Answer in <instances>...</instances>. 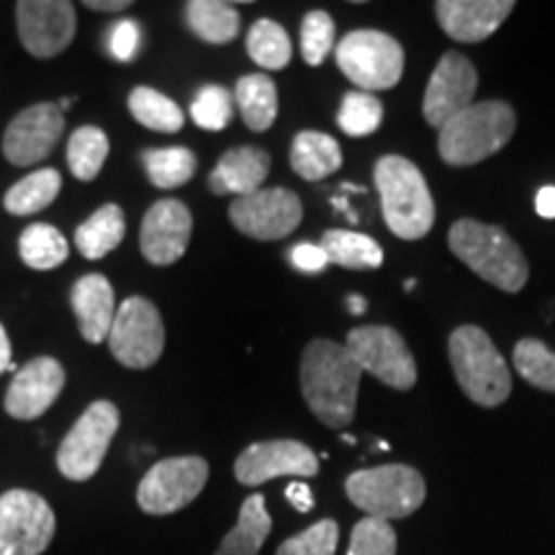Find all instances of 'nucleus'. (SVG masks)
<instances>
[{
    "instance_id": "obj_18",
    "label": "nucleus",
    "mask_w": 555,
    "mask_h": 555,
    "mask_svg": "<svg viewBox=\"0 0 555 555\" xmlns=\"http://www.w3.org/2000/svg\"><path fill=\"white\" fill-rule=\"evenodd\" d=\"M191 234V208L183 201L163 198L144 214L142 229H139V249L152 266H172L189 249Z\"/></svg>"
},
{
    "instance_id": "obj_1",
    "label": "nucleus",
    "mask_w": 555,
    "mask_h": 555,
    "mask_svg": "<svg viewBox=\"0 0 555 555\" xmlns=\"http://www.w3.org/2000/svg\"><path fill=\"white\" fill-rule=\"evenodd\" d=\"M363 371L345 345L311 339L301 356V393L322 425L343 429L352 422Z\"/></svg>"
},
{
    "instance_id": "obj_8",
    "label": "nucleus",
    "mask_w": 555,
    "mask_h": 555,
    "mask_svg": "<svg viewBox=\"0 0 555 555\" xmlns=\"http://www.w3.org/2000/svg\"><path fill=\"white\" fill-rule=\"evenodd\" d=\"M121 425V414L111 401H93L57 450V468L69 481H88L99 474L111 440Z\"/></svg>"
},
{
    "instance_id": "obj_36",
    "label": "nucleus",
    "mask_w": 555,
    "mask_h": 555,
    "mask_svg": "<svg viewBox=\"0 0 555 555\" xmlns=\"http://www.w3.org/2000/svg\"><path fill=\"white\" fill-rule=\"evenodd\" d=\"M384 121V103H380L373 93H363V90H352L343 99L339 106L337 124L347 137H367L373 134Z\"/></svg>"
},
{
    "instance_id": "obj_9",
    "label": "nucleus",
    "mask_w": 555,
    "mask_h": 555,
    "mask_svg": "<svg viewBox=\"0 0 555 555\" xmlns=\"http://www.w3.org/2000/svg\"><path fill=\"white\" fill-rule=\"evenodd\" d=\"M111 356L124 367L144 371L163 358L165 324L155 304L142 296H131L116 309L114 324L108 332Z\"/></svg>"
},
{
    "instance_id": "obj_11",
    "label": "nucleus",
    "mask_w": 555,
    "mask_h": 555,
    "mask_svg": "<svg viewBox=\"0 0 555 555\" xmlns=\"http://www.w3.org/2000/svg\"><path fill=\"white\" fill-rule=\"evenodd\" d=\"M350 356L356 358L360 371L376 376L380 384L409 391L416 384V363L406 339L393 327L384 324H365L350 330L345 343Z\"/></svg>"
},
{
    "instance_id": "obj_22",
    "label": "nucleus",
    "mask_w": 555,
    "mask_h": 555,
    "mask_svg": "<svg viewBox=\"0 0 555 555\" xmlns=\"http://www.w3.org/2000/svg\"><path fill=\"white\" fill-rule=\"evenodd\" d=\"M270 172V155L260 147H234L221 155L208 176V189L217 196H249L260 191Z\"/></svg>"
},
{
    "instance_id": "obj_5",
    "label": "nucleus",
    "mask_w": 555,
    "mask_h": 555,
    "mask_svg": "<svg viewBox=\"0 0 555 555\" xmlns=\"http://www.w3.org/2000/svg\"><path fill=\"white\" fill-rule=\"evenodd\" d=\"M448 356L463 393L478 406H502L512 393V373L494 339L481 327L463 324L448 339Z\"/></svg>"
},
{
    "instance_id": "obj_20",
    "label": "nucleus",
    "mask_w": 555,
    "mask_h": 555,
    "mask_svg": "<svg viewBox=\"0 0 555 555\" xmlns=\"http://www.w3.org/2000/svg\"><path fill=\"white\" fill-rule=\"evenodd\" d=\"M515 11L512 0H437L435 16L453 41L476 44L489 39Z\"/></svg>"
},
{
    "instance_id": "obj_19",
    "label": "nucleus",
    "mask_w": 555,
    "mask_h": 555,
    "mask_svg": "<svg viewBox=\"0 0 555 555\" xmlns=\"http://www.w3.org/2000/svg\"><path fill=\"white\" fill-rule=\"evenodd\" d=\"M65 388V367L54 358H34L18 367L9 391H5V412L13 420L31 422L39 420L50 409Z\"/></svg>"
},
{
    "instance_id": "obj_6",
    "label": "nucleus",
    "mask_w": 555,
    "mask_h": 555,
    "mask_svg": "<svg viewBox=\"0 0 555 555\" xmlns=\"http://www.w3.org/2000/svg\"><path fill=\"white\" fill-rule=\"evenodd\" d=\"M345 494L358 509L365 512V517L393 522V519L412 517L425 504L427 483L416 468L391 463V466L363 468L347 476Z\"/></svg>"
},
{
    "instance_id": "obj_47",
    "label": "nucleus",
    "mask_w": 555,
    "mask_h": 555,
    "mask_svg": "<svg viewBox=\"0 0 555 555\" xmlns=\"http://www.w3.org/2000/svg\"><path fill=\"white\" fill-rule=\"evenodd\" d=\"M347 309L352 311V314H365V309H367V301L363 296H358V294H352V296H347Z\"/></svg>"
},
{
    "instance_id": "obj_17",
    "label": "nucleus",
    "mask_w": 555,
    "mask_h": 555,
    "mask_svg": "<svg viewBox=\"0 0 555 555\" xmlns=\"http://www.w3.org/2000/svg\"><path fill=\"white\" fill-rule=\"evenodd\" d=\"M478 88V73L474 62L457 52H446L437 62L433 78L427 82L422 114L429 127L440 129L463 108L474 106V95Z\"/></svg>"
},
{
    "instance_id": "obj_48",
    "label": "nucleus",
    "mask_w": 555,
    "mask_h": 555,
    "mask_svg": "<svg viewBox=\"0 0 555 555\" xmlns=\"http://www.w3.org/2000/svg\"><path fill=\"white\" fill-rule=\"evenodd\" d=\"M343 191H352V193H363L360 185H352V183H343Z\"/></svg>"
},
{
    "instance_id": "obj_33",
    "label": "nucleus",
    "mask_w": 555,
    "mask_h": 555,
    "mask_svg": "<svg viewBox=\"0 0 555 555\" xmlns=\"http://www.w3.org/2000/svg\"><path fill=\"white\" fill-rule=\"evenodd\" d=\"M247 54L262 69H283L291 62V39L281 24L260 18L247 31Z\"/></svg>"
},
{
    "instance_id": "obj_14",
    "label": "nucleus",
    "mask_w": 555,
    "mask_h": 555,
    "mask_svg": "<svg viewBox=\"0 0 555 555\" xmlns=\"http://www.w3.org/2000/svg\"><path fill=\"white\" fill-rule=\"evenodd\" d=\"M18 39L37 60H52L73 44L78 31L75 5L67 0H21L16 5Z\"/></svg>"
},
{
    "instance_id": "obj_46",
    "label": "nucleus",
    "mask_w": 555,
    "mask_h": 555,
    "mask_svg": "<svg viewBox=\"0 0 555 555\" xmlns=\"http://www.w3.org/2000/svg\"><path fill=\"white\" fill-rule=\"evenodd\" d=\"M9 367H13L11 365V339H9V335H5L3 324H0V373L9 371Z\"/></svg>"
},
{
    "instance_id": "obj_35",
    "label": "nucleus",
    "mask_w": 555,
    "mask_h": 555,
    "mask_svg": "<svg viewBox=\"0 0 555 555\" xmlns=\"http://www.w3.org/2000/svg\"><path fill=\"white\" fill-rule=\"evenodd\" d=\"M515 367L530 386L555 393V352L543 339H519L515 345Z\"/></svg>"
},
{
    "instance_id": "obj_7",
    "label": "nucleus",
    "mask_w": 555,
    "mask_h": 555,
    "mask_svg": "<svg viewBox=\"0 0 555 555\" xmlns=\"http://www.w3.org/2000/svg\"><path fill=\"white\" fill-rule=\"evenodd\" d=\"M335 57L345 78L363 93L393 88L404 75V50L384 31H350L337 44Z\"/></svg>"
},
{
    "instance_id": "obj_37",
    "label": "nucleus",
    "mask_w": 555,
    "mask_h": 555,
    "mask_svg": "<svg viewBox=\"0 0 555 555\" xmlns=\"http://www.w3.org/2000/svg\"><path fill=\"white\" fill-rule=\"evenodd\" d=\"M234 114V93L221 86H206L191 103V119L206 131H221L229 127Z\"/></svg>"
},
{
    "instance_id": "obj_16",
    "label": "nucleus",
    "mask_w": 555,
    "mask_h": 555,
    "mask_svg": "<svg viewBox=\"0 0 555 555\" xmlns=\"http://www.w3.org/2000/svg\"><path fill=\"white\" fill-rule=\"evenodd\" d=\"M65 131V114L57 103H37L24 108L3 134V155L16 168H29L57 147Z\"/></svg>"
},
{
    "instance_id": "obj_30",
    "label": "nucleus",
    "mask_w": 555,
    "mask_h": 555,
    "mask_svg": "<svg viewBox=\"0 0 555 555\" xmlns=\"http://www.w3.org/2000/svg\"><path fill=\"white\" fill-rule=\"evenodd\" d=\"M142 165L147 170L152 185L163 191H172L185 185L196 176L198 159L185 147H163V150H144Z\"/></svg>"
},
{
    "instance_id": "obj_23",
    "label": "nucleus",
    "mask_w": 555,
    "mask_h": 555,
    "mask_svg": "<svg viewBox=\"0 0 555 555\" xmlns=\"http://www.w3.org/2000/svg\"><path fill=\"white\" fill-rule=\"evenodd\" d=\"M291 168L304 180H322L343 168V150L324 131H298L291 144Z\"/></svg>"
},
{
    "instance_id": "obj_25",
    "label": "nucleus",
    "mask_w": 555,
    "mask_h": 555,
    "mask_svg": "<svg viewBox=\"0 0 555 555\" xmlns=\"http://www.w3.org/2000/svg\"><path fill=\"white\" fill-rule=\"evenodd\" d=\"M124 234H127V224H124L121 206L106 204L78 227L75 245H78L82 258L101 260L121 245Z\"/></svg>"
},
{
    "instance_id": "obj_21",
    "label": "nucleus",
    "mask_w": 555,
    "mask_h": 555,
    "mask_svg": "<svg viewBox=\"0 0 555 555\" xmlns=\"http://www.w3.org/2000/svg\"><path fill=\"white\" fill-rule=\"evenodd\" d=\"M73 311L78 317L80 335L90 345H101L103 339H108L111 324L116 317V301H114V288H111L108 278L101 273L82 275L73 286Z\"/></svg>"
},
{
    "instance_id": "obj_42",
    "label": "nucleus",
    "mask_w": 555,
    "mask_h": 555,
    "mask_svg": "<svg viewBox=\"0 0 555 555\" xmlns=\"http://www.w3.org/2000/svg\"><path fill=\"white\" fill-rule=\"evenodd\" d=\"M288 260H291V266H294L296 270H301V273H307V275L322 273V270L330 266L324 249L319 245H309V242H298V245L291 247Z\"/></svg>"
},
{
    "instance_id": "obj_24",
    "label": "nucleus",
    "mask_w": 555,
    "mask_h": 555,
    "mask_svg": "<svg viewBox=\"0 0 555 555\" xmlns=\"http://www.w3.org/2000/svg\"><path fill=\"white\" fill-rule=\"evenodd\" d=\"M273 519L268 515L266 496L249 494L240 506V519L221 540L214 555H258L270 535Z\"/></svg>"
},
{
    "instance_id": "obj_32",
    "label": "nucleus",
    "mask_w": 555,
    "mask_h": 555,
    "mask_svg": "<svg viewBox=\"0 0 555 555\" xmlns=\"http://www.w3.org/2000/svg\"><path fill=\"white\" fill-rule=\"evenodd\" d=\"M129 111L131 116L152 131H165V134H176L183 129V111L168 95H163L155 88L139 86L129 93Z\"/></svg>"
},
{
    "instance_id": "obj_2",
    "label": "nucleus",
    "mask_w": 555,
    "mask_h": 555,
    "mask_svg": "<svg viewBox=\"0 0 555 555\" xmlns=\"http://www.w3.org/2000/svg\"><path fill=\"white\" fill-rule=\"evenodd\" d=\"M448 245L463 266L506 294H519L530 278L525 253L502 227L461 219L450 227Z\"/></svg>"
},
{
    "instance_id": "obj_49",
    "label": "nucleus",
    "mask_w": 555,
    "mask_h": 555,
    "mask_svg": "<svg viewBox=\"0 0 555 555\" xmlns=\"http://www.w3.org/2000/svg\"><path fill=\"white\" fill-rule=\"evenodd\" d=\"M73 106V99H62V103H60V108H62V114H65V111Z\"/></svg>"
},
{
    "instance_id": "obj_13",
    "label": "nucleus",
    "mask_w": 555,
    "mask_h": 555,
    "mask_svg": "<svg viewBox=\"0 0 555 555\" xmlns=\"http://www.w3.org/2000/svg\"><path fill=\"white\" fill-rule=\"evenodd\" d=\"M229 219L247 237L273 242L288 237L301 224L304 206L294 191L260 189L249 196H240L229 206Z\"/></svg>"
},
{
    "instance_id": "obj_29",
    "label": "nucleus",
    "mask_w": 555,
    "mask_h": 555,
    "mask_svg": "<svg viewBox=\"0 0 555 555\" xmlns=\"http://www.w3.org/2000/svg\"><path fill=\"white\" fill-rule=\"evenodd\" d=\"M62 191V176L52 168H41L9 189L3 198L5 211L13 217H31L47 208Z\"/></svg>"
},
{
    "instance_id": "obj_15",
    "label": "nucleus",
    "mask_w": 555,
    "mask_h": 555,
    "mask_svg": "<svg viewBox=\"0 0 555 555\" xmlns=\"http://www.w3.org/2000/svg\"><path fill=\"white\" fill-rule=\"evenodd\" d=\"M319 457L314 450L298 440H268L245 448L234 461V478L242 486H262L273 478L296 476L314 478Z\"/></svg>"
},
{
    "instance_id": "obj_31",
    "label": "nucleus",
    "mask_w": 555,
    "mask_h": 555,
    "mask_svg": "<svg viewBox=\"0 0 555 555\" xmlns=\"http://www.w3.org/2000/svg\"><path fill=\"white\" fill-rule=\"evenodd\" d=\"M21 260L34 270L60 268L69 258L65 234L52 224H29L18 240Z\"/></svg>"
},
{
    "instance_id": "obj_34",
    "label": "nucleus",
    "mask_w": 555,
    "mask_h": 555,
    "mask_svg": "<svg viewBox=\"0 0 555 555\" xmlns=\"http://www.w3.org/2000/svg\"><path fill=\"white\" fill-rule=\"evenodd\" d=\"M108 157V137L99 127H80L67 142V165L78 180H93Z\"/></svg>"
},
{
    "instance_id": "obj_27",
    "label": "nucleus",
    "mask_w": 555,
    "mask_h": 555,
    "mask_svg": "<svg viewBox=\"0 0 555 555\" xmlns=\"http://www.w3.org/2000/svg\"><path fill=\"white\" fill-rule=\"evenodd\" d=\"M319 247L324 249L330 262L347 270H376L384 266V249L378 242L365 237V234L347 232V229L324 232Z\"/></svg>"
},
{
    "instance_id": "obj_38",
    "label": "nucleus",
    "mask_w": 555,
    "mask_h": 555,
    "mask_svg": "<svg viewBox=\"0 0 555 555\" xmlns=\"http://www.w3.org/2000/svg\"><path fill=\"white\" fill-rule=\"evenodd\" d=\"M335 50V21L327 11H311L301 21V57L307 65L319 67Z\"/></svg>"
},
{
    "instance_id": "obj_4",
    "label": "nucleus",
    "mask_w": 555,
    "mask_h": 555,
    "mask_svg": "<svg viewBox=\"0 0 555 555\" xmlns=\"http://www.w3.org/2000/svg\"><path fill=\"white\" fill-rule=\"evenodd\" d=\"M376 189L380 193L386 227L399 240L427 237L435 224V198L427 180L412 159L386 155L376 163Z\"/></svg>"
},
{
    "instance_id": "obj_26",
    "label": "nucleus",
    "mask_w": 555,
    "mask_h": 555,
    "mask_svg": "<svg viewBox=\"0 0 555 555\" xmlns=\"http://www.w3.org/2000/svg\"><path fill=\"white\" fill-rule=\"evenodd\" d=\"M185 24L206 44H227L242 29L240 11L221 0H191L185 3Z\"/></svg>"
},
{
    "instance_id": "obj_39",
    "label": "nucleus",
    "mask_w": 555,
    "mask_h": 555,
    "mask_svg": "<svg viewBox=\"0 0 555 555\" xmlns=\"http://www.w3.org/2000/svg\"><path fill=\"white\" fill-rule=\"evenodd\" d=\"M347 555H397V530L384 519L363 517L352 527Z\"/></svg>"
},
{
    "instance_id": "obj_28",
    "label": "nucleus",
    "mask_w": 555,
    "mask_h": 555,
    "mask_svg": "<svg viewBox=\"0 0 555 555\" xmlns=\"http://www.w3.org/2000/svg\"><path fill=\"white\" fill-rule=\"evenodd\" d=\"M234 103L240 106L247 129L268 131L278 116V88L268 75H245L234 88Z\"/></svg>"
},
{
    "instance_id": "obj_43",
    "label": "nucleus",
    "mask_w": 555,
    "mask_h": 555,
    "mask_svg": "<svg viewBox=\"0 0 555 555\" xmlns=\"http://www.w3.org/2000/svg\"><path fill=\"white\" fill-rule=\"evenodd\" d=\"M286 499L296 506L298 512H311V509H314V494H311L309 486L301 483V481L288 483Z\"/></svg>"
},
{
    "instance_id": "obj_40",
    "label": "nucleus",
    "mask_w": 555,
    "mask_h": 555,
    "mask_svg": "<svg viewBox=\"0 0 555 555\" xmlns=\"http://www.w3.org/2000/svg\"><path fill=\"white\" fill-rule=\"evenodd\" d=\"M339 543V527L335 519H319L298 535L283 540L275 555H335Z\"/></svg>"
},
{
    "instance_id": "obj_10",
    "label": "nucleus",
    "mask_w": 555,
    "mask_h": 555,
    "mask_svg": "<svg viewBox=\"0 0 555 555\" xmlns=\"http://www.w3.org/2000/svg\"><path fill=\"white\" fill-rule=\"evenodd\" d=\"M208 481V463L198 455L165 457L137 486V504L147 515L165 517L185 509Z\"/></svg>"
},
{
    "instance_id": "obj_41",
    "label": "nucleus",
    "mask_w": 555,
    "mask_h": 555,
    "mask_svg": "<svg viewBox=\"0 0 555 555\" xmlns=\"http://www.w3.org/2000/svg\"><path fill=\"white\" fill-rule=\"evenodd\" d=\"M139 41H142V29H139L137 21L121 18L108 31V52L114 54V60L131 62L139 50Z\"/></svg>"
},
{
    "instance_id": "obj_12",
    "label": "nucleus",
    "mask_w": 555,
    "mask_h": 555,
    "mask_svg": "<svg viewBox=\"0 0 555 555\" xmlns=\"http://www.w3.org/2000/svg\"><path fill=\"white\" fill-rule=\"evenodd\" d=\"M57 519L44 496L11 489L0 496V555H41L50 547Z\"/></svg>"
},
{
    "instance_id": "obj_44",
    "label": "nucleus",
    "mask_w": 555,
    "mask_h": 555,
    "mask_svg": "<svg viewBox=\"0 0 555 555\" xmlns=\"http://www.w3.org/2000/svg\"><path fill=\"white\" fill-rule=\"evenodd\" d=\"M535 211L543 219H555V185H543L535 196Z\"/></svg>"
},
{
    "instance_id": "obj_45",
    "label": "nucleus",
    "mask_w": 555,
    "mask_h": 555,
    "mask_svg": "<svg viewBox=\"0 0 555 555\" xmlns=\"http://www.w3.org/2000/svg\"><path fill=\"white\" fill-rule=\"evenodd\" d=\"M88 9L90 11H106V13H111V11H124V9H129V0H88Z\"/></svg>"
},
{
    "instance_id": "obj_3",
    "label": "nucleus",
    "mask_w": 555,
    "mask_h": 555,
    "mask_svg": "<svg viewBox=\"0 0 555 555\" xmlns=\"http://www.w3.org/2000/svg\"><path fill=\"white\" fill-rule=\"evenodd\" d=\"M515 108L504 101H481L463 108L440 127L437 150L442 163L453 168H466L496 155L515 137Z\"/></svg>"
}]
</instances>
